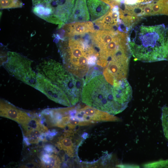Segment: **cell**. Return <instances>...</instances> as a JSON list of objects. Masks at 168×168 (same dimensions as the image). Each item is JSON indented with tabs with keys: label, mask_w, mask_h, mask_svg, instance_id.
<instances>
[{
	"label": "cell",
	"mask_w": 168,
	"mask_h": 168,
	"mask_svg": "<svg viewBox=\"0 0 168 168\" xmlns=\"http://www.w3.org/2000/svg\"><path fill=\"white\" fill-rule=\"evenodd\" d=\"M132 87L126 79L112 84L102 74L86 77L81 100L85 105L114 115L124 111L132 99Z\"/></svg>",
	"instance_id": "obj_1"
},
{
	"label": "cell",
	"mask_w": 168,
	"mask_h": 168,
	"mask_svg": "<svg viewBox=\"0 0 168 168\" xmlns=\"http://www.w3.org/2000/svg\"><path fill=\"white\" fill-rule=\"evenodd\" d=\"M167 28L164 24L142 25L132 28L128 35L131 54L137 60L152 62L165 60V36Z\"/></svg>",
	"instance_id": "obj_2"
},
{
	"label": "cell",
	"mask_w": 168,
	"mask_h": 168,
	"mask_svg": "<svg viewBox=\"0 0 168 168\" xmlns=\"http://www.w3.org/2000/svg\"><path fill=\"white\" fill-rule=\"evenodd\" d=\"M55 39L65 69L80 78L87 76L97 61L89 42L74 37Z\"/></svg>",
	"instance_id": "obj_3"
},
{
	"label": "cell",
	"mask_w": 168,
	"mask_h": 168,
	"mask_svg": "<svg viewBox=\"0 0 168 168\" xmlns=\"http://www.w3.org/2000/svg\"><path fill=\"white\" fill-rule=\"evenodd\" d=\"M37 69L38 73L65 93L72 106L81 100L84 84L83 78L72 74L63 65L53 59L44 60L37 66Z\"/></svg>",
	"instance_id": "obj_4"
},
{
	"label": "cell",
	"mask_w": 168,
	"mask_h": 168,
	"mask_svg": "<svg viewBox=\"0 0 168 168\" xmlns=\"http://www.w3.org/2000/svg\"><path fill=\"white\" fill-rule=\"evenodd\" d=\"M76 0H50L33 6L32 11L37 16L58 25V29L67 23L72 13Z\"/></svg>",
	"instance_id": "obj_5"
},
{
	"label": "cell",
	"mask_w": 168,
	"mask_h": 168,
	"mask_svg": "<svg viewBox=\"0 0 168 168\" xmlns=\"http://www.w3.org/2000/svg\"><path fill=\"white\" fill-rule=\"evenodd\" d=\"M32 63L31 60L20 54L9 51L3 65L11 76L35 88L37 74L32 69Z\"/></svg>",
	"instance_id": "obj_6"
},
{
	"label": "cell",
	"mask_w": 168,
	"mask_h": 168,
	"mask_svg": "<svg viewBox=\"0 0 168 168\" xmlns=\"http://www.w3.org/2000/svg\"><path fill=\"white\" fill-rule=\"evenodd\" d=\"M35 88L56 103L68 107L72 106L65 93L38 72L37 75Z\"/></svg>",
	"instance_id": "obj_7"
},
{
	"label": "cell",
	"mask_w": 168,
	"mask_h": 168,
	"mask_svg": "<svg viewBox=\"0 0 168 168\" xmlns=\"http://www.w3.org/2000/svg\"><path fill=\"white\" fill-rule=\"evenodd\" d=\"M35 114L20 109L7 100H0V116L12 120L20 124L21 127L28 125Z\"/></svg>",
	"instance_id": "obj_8"
},
{
	"label": "cell",
	"mask_w": 168,
	"mask_h": 168,
	"mask_svg": "<svg viewBox=\"0 0 168 168\" xmlns=\"http://www.w3.org/2000/svg\"><path fill=\"white\" fill-rule=\"evenodd\" d=\"M55 35V38L71 37L83 35L87 33H92L96 31L94 25L90 21L67 23L58 29Z\"/></svg>",
	"instance_id": "obj_9"
},
{
	"label": "cell",
	"mask_w": 168,
	"mask_h": 168,
	"mask_svg": "<svg viewBox=\"0 0 168 168\" xmlns=\"http://www.w3.org/2000/svg\"><path fill=\"white\" fill-rule=\"evenodd\" d=\"M93 22L98 30H119L121 32V27L123 25L119 17L118 6L111 8L107 13Z\"/></svg>",
	"instance_id": "obj_10"
},
{
	"label": "cell",
	"mask_w": 168,
	"mask_h": 168,
	"mask_svg": "<svg viewBox=\"0 0 168 168\" xmlns=\"http://www.w3.org/2000/svg\"><path fill=\"white\" fill-rule=\"evenodd\" d=\"M90 19L86 0H76L72 12L67 23L88 21Z\"/></svg>",
	"instance_id": "obj_11"
},
{
	"label": "cell",
	"mask_w": 168,
	"mask_h": 168,
	"mask_svg": "<svg viewBox=\"0 0 168 168\" xmlns=\"http://www.w3.org/2000/svg\"><path fill=\"white\" fill-rule=\"evenodd\" d=\"M91 20L93 21L107 13L111 9L109 4L100 0H86Z\"/></svg>",
	"instance_id": "obj_12"
},
{
	"label": "cell",
	"mask_w": 168,
	"mask_h": 168,
	"mask_svg": "<svg viewBox=\"0 0 168 168\" xmlns=\"http://www.w3.org/2000/svg\"><path fill=\"white\" fill-rule=\"evenodd\" d=\"M73 134L72 130H66L65 133L59 138L56 144L60 150H63L70 157L74 156L75 150L72 137Z\"/></svg>",
	"instance_id": "obj_13"
},
{
	"label": "cell",
	"mask_w": 168,
	"mask_h": 168,
	"mask_svg": "<svg viewBox=\"0 0 168 168\" xmlns=\"http://www.w3.org/2000/svg\"><path fill=\"white\" fill-rule=\"evenodd\" d=\"M54 153L46 152L42 154L40 157L41 166L44 168H59L61 161L58 156Z\"/></svg>",
	"instance_id": "obj_14"
},
{
	"label": "cell",
	"mask_w": 168,
	"mask_h": 168,
	"mask_svg": "<svg viewBox=\"0 0 168 168\" xmlns=\"http://www.w3.org/2000/svg\"><path fill=\"white\" fill-rule=\"evenodd\" d=\"M23 3L21 0H0V9L21 7Z\"/></svg>",
	"instance_id": "obj_15"
},
{
	"label": "cell",
	"mask_w": 168,
	"mask_h": 168,
	"mask_svg": "<svg viewBox=\"0 0 168 168\" xmlns=\"http://www.w3.org/2000/svg\"><path fill=\"white\" fill-rule=\"evenodd\" d=\"M161 120L164 135L168 141V107L166 106L162 108Z\"/></svg>",
	"instance_id": "obj_16"
},
{
	"label": "cell",
	"mask_w": 168,
	"mask_h": 168,
	"mask_svg": "<svg viewBox=\"0 0 168 168\" xmlns=\"http://www.w3.org/2000/svg\"><path fill=\"white\" fill-rule=\"evenodd\" d=\"M43 148L45 152L48 153L56 154L57 152L56 148L51 144L45 145L44 146Z\"/></svg>",
	"instance_id": "obj_17"
},
{
	"label": "cell",
	"mask_w": 168,
	"mask_h": 168,
	"mask_svg": "<svg viewBox=\"0 0 168 168\" xmlns=\"http://www.w3.org/2000/svg\"><path fill=\"white\" fill-rule=\"evenodd\" d=\"M110 5L111 8L116 6H118L120 2V0H100Z\"/></svg>",
	"instance_id": "obj_18"
},
{
	"label": "cell",
	"mask_w": 168,
	"mask_h": 168,
	"mask_svg": "<svg viewBox=\"0 0 168 168\" xmlns=\"http://www.w3.org/2000/svg\"><path fill=\"white\" fill-rule=\"evenodd\" d=\"M165 48L166 52L165 60L168 61V28L165 36Z\"/></svg>",
	"instance_id": "obj_19"
},
{
	"label": "cell",
	"mask_w": 168,
	"mask_h": 168,
	"mask_svg": "<svg viewBox=\"0 0 168 168\" xmlns=\"http://www.w3.org/2000/svg\"><path fill=\"white\" fill-rule=\"evenodd\" d=\"M50 0H31L33 6L39 4H43L45 3Z\"/></svg>",
	"instance_id": "obj_20"
},
{
	"label": "cell",
	"mask_w": 168,
	"mask_h": 168,
	"mask_svg": "<svg viewBox=\"0 0 168 168\" xmlns=\"http://www.w3.org/2000/svg\"><path fill=\"white\" fill-rule=\"evenodd\" d=\"M40 166L35 163H29L22 166L23 167H39Z\"/></svg>",
	"instance_id": "obj_21"
}]
</instances>
